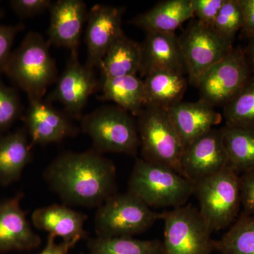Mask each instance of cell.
I'll use <instances>...</instances> for the list:
<instances>
[{"mask_svg":"<svg viewBox=\"0 0 254 254\" xmlns=\"http://www.w3.org/2000/svg\"><path fill=\"white\" fill-rule=\"evenodd\" d=\"M43 177L65 205L98 208L117 193L115 164L93 148L58 155Z\"/></svg>","mask_w":254,"mask_h":254,"instance_id":"6da1fadb","label":"cell"},{"mask_svg":"<svg viewBox=\"0 0 254 254\" xmlns=\"http://www.w3.org/2000/svg\"><path fill=\"white\" fill-rule=\"evenodd\" d=\"M50 46L41 33L31 31L13 50L4 74L28 98H44L48 88L58 79Z\"/></svg>","mask_w":254,"mask_h":254,"instance_id":"7a4b0ae2","label":"cell"},{"mask_svg":"<svg viewBox=\"0 0 254 254\" xmlns=\"http://www.w3.org/2000/svg\"><path fill=\"white\" fill-rule=\"evenodd\" d=\"M127 191L150 208H177L187 204L194 185L176 170L161 164L137 159Z\"/></svg>","mask_w":254,"mask_h":254,"instance_id":"3957f363","label":"cell"},{"mask_svg":"<svg viewBox=\"0 0 254 254\" xmlns=\"http://www.w3.org/2000/svg\"><path fill=\"white\" fill-rule=\"evenodd\" d=\"M134 118L118 105H104L83 115L80 128L91 138L93 149L98 153L134 156L140 148Z\"/></svg>","mask_w":254,"mask_h":254,"instance_id":"277c9868","label":"cell"},{"mask_svg":"<svg viewBox=\"0 0 254 254\" xmlns=\"http://www.w3.org/2000/svg\"><path fill=\"white\" fill-rule=\"evenodd\" d=\"M193 185L198 210L212 232L235 222L242 206L240 175L235 169L229 165Z\"/></svg>","mask_w":254,"mask_h":254,"instance_id":"5b68a950","label":"cell"},{"mask_svg":"<svg viewBox=\"0 0 254 254\" xmlns=\"http://www.w3.org/2000/svg\"><path fill=\"white\" fill-rule=\"evenodd\" d=\"M136 118L142 159L165 165L181 174L185 145L168 110L145 107Z\"/></svg>","mask_w":254,"mask_h":254,"instance_id":"8992f818","label":"cell"},{"mask_svg":"<svg viewBox=\"0 0 254 254\" xmlns=\"http://www.w3.org/2000/svg\"><path fill=\"white\" fill-rule=\"evenodd\" d=\"M160 217L129 192L117 193L97 208L95 232L103 238L133 237L147 231Z\"/></svg>","mask_w":254,"mask_h":254,"instance_id":"52a82bcc","label":"cell"},{"mask_svg":"<svg viewBox=\"0 0 254 254\" xmlns=\"http://www.w3.org/2000/svg\"><path fill=\"white\" fill-rule=\"evenodd\" d=\"M160 220L164 223V254H212L215 250L213 232L192 205L166 210Z\"/></svg>","mask_w":254,"mask_h":254,"instance_id":"ba28073f","label":"cell"},{"mask_svg":"<svg viewBox=\"0 0 254 254\" xmlns=\"http://www.w3.org/2000/svg\"><path fill=\"white\" fill-rule=\"evenodd\" d=\"M189 81L195 87L209 68L226 56L233 45L217 34L213 28L192 21L178 38Z\"/></svg>","mask_w":254,"mask_h":254,"instance_id":"9c48e42d","label":"cell"},{"mask_svg":"<svg viewBox=\"0 0 254 254\" xmlns=\"http://www.w3.org/2000/svg\"><path fill=\"white\" fill-rule=\"evenodd\" d=\"M251 75L243 49L233 47L200 78L196 86L200 100L214 108L224 107L242 90Z\"/></svg>","mask_w":254,"mask_h":254,"instance_id":"30bf717a","label":"cell"},{"mask_svg":"<svg viewBox=\"0 0 254 254\" xmlns=\"http://www.w3.org/2000/svg\"><path fill=\"white\" fill-rule=\"evenodd\" d=\"M100 86L95 68L80 63L78 52H73L70 53L64 71L58 78L54 89L46 99L51 103H62L66 115L80 121L90 96L100 89Z\"/></svg>","mask_w":254,"mask_h":254,"instance_id":"8fae6325","label":"cell"},{"mask_svg":"<svg viewBox=\"0 0 254 254\" xmlns=\"http://www.w3.org/2000/svg\"><path fill=\"white\" fill-rule=\"evenodd\" d=\"M27 109L22 118L32 145L60 143L76 137L81 128L64 111L55 109L46 98H28Z\"/></svg>","mask_w":254,"mask_h":254,"instance_id":"7c38bea8","label":"cell"},{"mask_svg":"<svg viewBox=\"0 0 254 254\" xmlns=\"http://www.w3.org/2000/svg\"><path fill=\"white\" fill-rule=\"evenodd\" d=\"M229 166L220 128H213L185 147L181 174L192 183L211 176Z\"/></svg>","mask_w":254,"mask_h":254,"instance_id":"4fadbf2b","label":"cell"},{"mask_svg":"<svg viewBox=\"0 0 254 254\" xmlns=\"http://www.w3.org/2000/svg\"><path fill=\"white\" fill-rule=\"evenodd\" d=\"M125 8L94 5L88 11L86 30L87 61L91 68H98L112 45L123 34L122 28Z\"/></svg>","mask_w":254,"mask_h":254,"instance_id":"5bb4252c","label":"cell"},{"mask_svg":"<svg viewBox=\"0 0 254 254\" xmlns=\"http://www.w3.org/2000/svg\"><path fill=\"white\" fill-rule=\"evenodd\" d=\"M48 40L50 46L78 52L88 11L81 0H58L50 7Z\"/></svg>","mask_w":254,"mask_h":254,"instance_id":"9a60e30c","label":"cell"},{"mask_svg":"<svg viewBox=\"0 0 254 254\" xmlns=\"http://www.w3.org/2000/svg\"><path fill=\"white\" fill-rule=\"evenodd\" d=\"M23 194L0 200V253L34 250L41 245V237L34 232L21 208Z\"/></svg>","mask_w":254,"mask_h":254,"instance_id":"2e32d148","label":"cell"},{"mask_svg":"<svg viewBox=\"0 0 254 254\" xmlns=\"http://www.w3.org/2000/svg\"><path fill=\"white\" fill-rule=\"evenodd\" d=\"M168 112L185 148L215 128L222 120L214 107L200 100L180 102Z\"/></svg>","mask_w":254,"mask_h":254,"instance_id":"e0dca14e","label":"cell"},{"mask_svg":"<svg viewBox=\"0 0 254 254\" xmlns=\"http://www.w3.org/2000/svg\"><path fill=\"white\" fill-rule=\"evenodd\" d=\"M87 219L86 214L65 204L42 207L31 215L32 223L36 229L75 245L86 237L84 225Z\"/></svg>","mask_w":254,"mask_h":254,"instance_id":"ac0fdd59","label":"cell"},{"mask_svg":"<svg viewBox=\"0 0 254 254\" xmlns=\"http://www.w3.org/2000/svg\"><path fill=\"white\" fill-rule=\"evenodd\" d=\"M141 46L142 63L139 73L142 76L158 70H170L184 74L186 73L175 33L148 32Z\"/></svg>","mask_w":254,"mask_h":254,"instance_id":"d6986e66","label":"cell"},{"mask_svg":"<svg viewBox=\"0 0 254 254\" xmlns=\"http://www.w3.org/2000/svg\"><path fill=\"white\" fill-rule=\"evenodd\" d=\"M32 147L24 127L0 134V185L8 186L21 179L33 160Z\"/></svg>","mask_w":254,"mask_h":254,"instance_id":"ffe728a7","label":"cell"},{"mask_svg":"<svg viewBox=\"0 0 254 254\" xmlns=\"http://www.w3.org/2000/svg\"><path fill=\"white\" fill-rule=\"evenodd\" d=\"M193 17L190 0H165L138 14L129 23L145 33H175L184 23Z\"/></svg>","mask_w":254,"mask_h":254,"instance_id":"44dd1931","label":"cell"},{"mask_svg":"<svg viewBox=\"0 0 254 254\" xmlns=\"http://www.w3.org/2000/svg\"><path fill=\"white\" fill-rule=\"evenodd\" d=\"M145 77V107L168 110L182 102L188 83L184 73L158 70Z\"/></svg>","mask_w":254,"mask_h":254,"instance_id":"7402d4cb","label":"cell"},{"mask_svg":"<svg viewBox=\"0 0 254 254\" xmlns=\"http://www.w3.org/2000/svg\"><path fill=\"white\" fill-rule=\"evenodd\" d=\"M141 43L125 33L119 37L107 52L98 68L102 79L137 75L141 68Z\"/></svg>","mask_w":254,"mask_h":254,"instance_id":"603a6c76","label":"cell"},{"mask_svg":"<svg viewBox=\"0 0 254 254\" xmlns=\"http://www.w3.org/2000/svg\"><path fill=\"white\" fill-rule=\"evenodd\" d=\"M103 101H112L137 117L145 107L144 83L137 75L100 80Z\"/></svg>","mask_w":254,"mask_h":254,"instance_id":"cb8c5ba5","label":"cell"},{"mask_svg":"<svg viewBox=\"0 0 254 254\" xmlns=\"http://www.w3.org/2000/svg\"><path fill=\"white\" fill-rule=\"evenodd\" d=\"M220 129L229 165L238 173L254 170V129L228 125Z\"/></svg>","mask_w":254,"mask_h":254,"instance_id":"d4e9b609","label":"cell"},{"mask_svg":"<svg viewBox=\"0 0 254 254\" xmlns=\"http://www.w3.org/2000/svg\"><path fill=\"white\" fill-rule=\"evenodd\" d=\"M88 254H164L163 242L133 237H95L88 244Z\"/></svg>","mask_w":254,"mask_h":254,"instance_id":"484cf974","label":"cell"},{"mask_svg":"<svg viewBox=\"0 0 254 254\" xmlns=\"http://www.w3.org/2000/svg\"><path fill=\"white\" fill-rule=\"evenodd\" d=\"M220 254H254V217L243 213L215 242Z\"/></svg>","mask_w":254,"mask_h":254,"instance_id":"4316f807","label":"cell"},{"mask_svg":"<svg viewBox=\"0 0 254 254\" xmlns=\"http://www.w3.org/2000/svg\"><path fill=\"white\" fill-rule=\"evenodd\" d=\"M225 125L254 129V75L242 90L223 107Z\"/></svg>","mask_w":254,"mask_h":254,"instance_id":"83f0119b","label":"cell"},{"mask_svg":"<svg viewBox=\"0 0 254 254\" xmlns=\"http://www.w3.org/2000/svg\"><path fill=\"white\" fill-rule=\"evenodd\" d=\"M243 13L238 0H225L213 28L218 36L233 45L237 33L243 26Z\"/></svg>","mask_w":254,"mask_h":254,"instance_id":"f1b7e54d","label":"cell"},{"mask_svg":"<svg viewBox=\"0 0 254 254\" xmlns=\"http://www.w3.org/2000/svg\"><path fill=\"white\" fill-rule=\"evenodd\" d=\"M23 113L18 90L0 81V134L8 132L16 121L22 118Z\"/></svg>","mask_w":254,"mask_h":254,"instance_id":"f546056e","label":"cell"},{"mask_svg":"<svg viewBox=\"0 0 254 254\" xmlns=\"http://www.w3.org/2000/svg\"><path fill=\"white\" fill-rule=\"evenodd\" d=\"M24 23L0 25V73H4L12 54V47L16 36L25 29Z\"/></svg>","mask_w":254,"mask_h":254,"instance_id":"4dcf8cb0","label":"cell"},{"mask_svg":"<svg viewBox=\"0 0 254 254\" xmlns=\"http://www.w3.org/2000/svg\"><path fill=\"white\" fill-rule=\"evenodd\" d=\"M193 16L197 21L213 28L225 0H190Z\"/></svg>","mask_w":254,"mask_h":254,"instance_id":"1f68e13d","label":"cell"},{"mask_svg":"<svg viewBox=\"0 0 254 254\" xmlns=\"http://www.w3.org/2000/svg\"><path fill=\"white\" fill-rule=\"evenodd\" d=\"M53 3L50 0H11L9 1L15 14L22 19L42 14L47 9H50Z\"/></svg>","mask_w":254,"mask_h":254,"instance_id":"d6a6232c","label":"cell"},{"mask_svg":"<svg viewBox=\"0 0 254 254\" xmlns=\"http://www.w3.org/2000/svg\"><path fill=\"white\" fill-rule=\"evenodd\" d=\"M241 201L245 213L254 217V170L240 175Z\"/></svg>","mask_w":254,"mask_h":254,"instance_id":"836d02e7","label":"cell"},{"mask_svg":"<svg viewBox=\"0 0 254 254\" xmlns=\"http://www.w3.org/2000/svg\"><path fill=\"white\" fill-rule=\"evenodd\" d=\"M242 13L244 22L241 29L242 38H250L254 37V0H238Z\"/></svg>","mask_w":254,"mask_h":254,"instance_id":"e575fe53","label":"cell"},{"mask_svg":"<svg viewBox=\"0 0 254 254\" xmlns=\"http://www.w3.org/2000/svg\"><path fill=\"white\" fill-rule=\"evenodd\" d=\"M55 238L56 237L53 235H48L46 247L39 254H68V252L76 245L64 242L56 243Z\"/></svg>","mask_w":254,"mask_h":254,"instance_id":"d590c367","label":"cell"},{"mask_svg":"<svg viewBox=\"0 0 254 254\" xmlns=\"http://www.w3.org/2000/svg\"><path fill=\"white\" fill-rule=\"evenodd\" d=\"M247 47L244 50L246 60L250 68L251 72L254 75V37L250 38Z\"/></svg>","mask_w":254,"mask_h":254,"instance_id":"8d00e7d4","label":"cell"},{"mask_svg":"<svg viewBox=\"0 0 254 254\" xmlns=\"http://www.w3.org/2000/svg\"><path fill=\"white\" fill-rule=\"evenodd\" d=\"M0 4H1V1H0ZM4 11L1 9V6H0V18H2L4 16Z\"/></svg>","mask_w":254,"mask_h":254,"instance_id":"74e56055","label":"cell"}]
</instances>
